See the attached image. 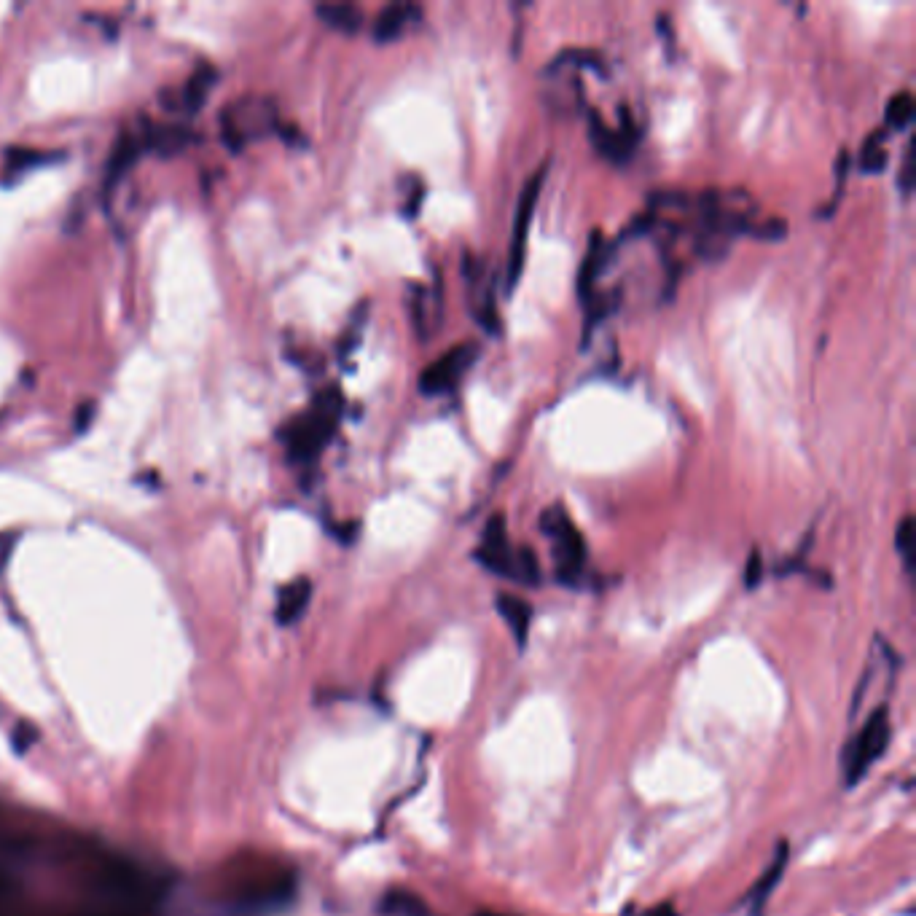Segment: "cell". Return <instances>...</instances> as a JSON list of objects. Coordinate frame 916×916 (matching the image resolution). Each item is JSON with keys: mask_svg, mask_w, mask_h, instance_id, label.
Here are the masks:
<instances>
[{"mask_svg": "<svg viewBox=\"0 0 916 916\" xmlns=\"http://www.w3.org/2000/svg\"><path fill=\"white\" fill-rule=\"evenodd\" d=\"M540 530L548 538V543L554 546L559 581L567 583V586L578 583L583 565H586V543H583V535L578 532L562 503H554L540 514Z\"/></svg>", "mask_w": 916, "mask_h": 916, "instance_id": "cell-2", "label": "cell"}, {"mask_svg": "<svg viewBox=\"0 0 916 916\" xmlns=\"http://www.w3.org/2000/svg\"><path fill=\"white\" fill-rule=\"evenodd\" d=\"M315 11L320 22L336 33L355 35L363 27V11L355 3H320Z\"/></svg>", "mask_w": 916, "mask_h": 916, "instance_id": "cell-14", "label": "cell"}, {"mask_svg": "<svg viewBox=\"0 0 916 916\" xmlns=\"http://www.w3.org/2000/svg\"><path fill=\"white\" fill-rule=\"evenodd\" d=\"M382 911L387 916H430L428 903L422 898H417L409 890H393L382 900Z\"/></svg>", "mask_w": 916, "mask_h": 916, "instance_id": "cell-16", "label": "cell"}, {"mask_svg": "<svg viewBox=\"0 0 916 916\" xmlns=\"http://www.w3.org/2000/svg\"><path fill=\"white\" fill-rule=\"evenodd\" d=\"M422 11L411 3H390L385 9L379 11V17L374 19V41L377 43H393L398 41L409 27H414L420 22Z\"/></svg>", "mask_w": 916, "mask_h": 916, "instance_id": "cell-10", "label": "cell"}, {"mask_svg": "<svg viewBox=\"0 0 916 916\" xmlns=\"http://www.w3.org/2000/svg\"><path fill=\"white\" fill-rule=\"evenodd\" d=\"M516 581L524 586H538L540 565L532 548H516Z\"/></svg>", "mask_w": 916, "mask_h": 916, "instance_id": "cell-21", "label": "cell"}, {"mask_svg": "<svg viewBox=\"0 0 916 916\" xmlns=\"http://www.w3.org/2000/svg\"><path fill=\"white\" fill-rule=\"evenodd\" d=\"M0 844H3V847H11V839H9V833H6V820H3V812H0Z\"/></svg>", "mask_w": 916, "mask_h": 916, "instance_id": "cell-29", "label": "cell"}, {"mask_svg": "<svg viewBox=\"0 0 916 916\" xmlns=\"http://www.w3.org/2000/svg\"><path fill=\"white\" fill-rule=\"evenodd\" d=\"M497 613L500 618L506 621L511 634H514V640L519 648L527 645V634H530V624H532V608L530 602H524L522 597H516V594H497Z\"/></svg>", "mask_w": 916, "mask_h": 916, "instance_id": "cell-11", "label": "cell"}, {"mask_svg": "<svg viewBox=\"0 0 916 916\" xmlns=\"http://www.w3.org/2000/svg\"><path fill=\"white\" fill-rule=\"evenodd\" d=\"M473 557L481 567H487L489 573L516 581V551L508 546L503 514H495L489 519L484 532H481V546L473 551Z\"/></svg>", "mask_w": 916, "mask_h": 916, "instance_id": "cell-7", "label": "cell"}, {"mask_svg": "<svg viewBox=\"0 0 916 916\" xmlns=\"http://www.w3.org/2000/svg\"><path fill=\"white\" fill-rule=\"evenodd\" d=\"M788 860H790V847L782 841L780 847L774 849V857H771V863L763 868L761 879L753 884V890L747 895L745 906H747V916H766V906H769L771 892L777 890V884L782 882V876L788 871Z\"/></svg>", "mask_w": 916, "mask_h": 916, "instance_id": "cell-9", "label": "cell"}, {"mask_svg": "<svg viewBox=\"0 0 916 916\" xmlns=\"http://www.w3.org/2000/svg\"><path fill=\"white\" fill-rule=\"evenodd\" d=\"M366 312H369V307L363 304V307H360L358 312H355V317H352L350 331H347V334L342 336V342H339V352H342V358L347 355V352H352L355 347H358L360 331H363V323H366Z\"/></svg>", "mask_w": 916, "mask_h": 916, "instance_id": "cell-28", "label": "cell"}, {"mask_svg": "<svg viewBox=\"0 0 916 916\" xmlns=\"http://www.w3.org/2000/svg\"><path fill=\"white\" fill-rule=\"evenodd\" d=\"M763 575H766V565H763L761 551L753 548V551H750V557H747V562H745V573H742V583H745V589H750V591L758 589L763 581Z\"/></svg>", "mask_w": 916, "mask_h": 916, "instance_id": "cell-26", "label": "cell"}, {"mask_svg": "<svg viewBox=\"0 0 916 916\" xmlns=\"http://www.w3.org/2000/svg\"><path fill=\"white\" fill-rule=\"evenodd\" d=\"M137 151H140V146H137L135 137H132V135L121 137L119 143H116V148H113L111 164H108V178L119 180L121 175H124V170H127L129 164L135 162Z\"/></svg>", "mask_w": 916, "mask_h": 916, "instance_id": "cell-20", "label": "cell"}, {"mask_svg": "<svg viewBox=\"0 0 916 916\" xmlns=\"http://www.w3.org/2000/svg\"><path fill=\"white\" fill-rule=\"evenodd\" d=\"M589 137L602 159H608L610 164H626L637 148V124L626 108H621V124L616 129L605 124L600 111H589Z\"/></svg>", "mask_w": 916, "mask_h": 916, "instance_id": "cell-6", "label": "cell"}, {"mask_svg": "<svg viewBox=\"0 0 916 916\" xmlns=\"http://www.w3.org/2000/svg\"><path fill=\"white\" fill-rule=\"evenodd\" d=\"M914 140H908L906 151H903V162H900V175H898V186L903 191V197H908L911 191H914Z\"/></svg>", "mask_w": 916, "mask_h": 916, "instance_id": "cell-27", "label": "cell"}, {"mask_svg": "<svg viewBox=\"0 0 916 916\" xmlns=\"http://www.w3.org/2000/svg\"><path fill=\"white\" fill-rule=\"evenodd\" d=\"M401 189L406 191L401 213L406 215V218H417V213H420L422 207V199H425V186H422V180L417 178V175H406V178L401 180Z\"/></svg>", "mask_w": 916, "mask_h": 916, "instance_id": "cell-23", "label": "cell"}, {"mask_svg": "<svg viewBox=\"0 0 916 916\" xmlns=\"http://www.w3.org/2000/svg\"><path fill=\"white\" fill-rule=\"evenodd\" d=\"M884 140H887V129H876L874 135L865 137L863 148H860V172L863 175H879L887 167V151H884Z\"/></svg>", "mask_w": 916, "mask_h": 916, "instance_id": "cell-15", "label": "cell"}, {"mask_svg": "<svg viewBox=\"0 0 916 916\" xmlns=\"http://www.w3.org/2000/svg\"><path fill=\"white\" fill-rule=\"evenodd\" d=\"M9 890H11L9 879H6V876L0 874V903H3V900H6V895H9Z\"/></svg>", "mask_w": 916, "mask_h": 916, "instance_id": "cell-31", "label": "cell"}, {"mask_svg": "<svg viewBox=\"0 0 916 916\" xmlns=\"http://www.w3.org/2000/svg\"><path fill=\"white\" fill-rule=\"evenodd\" d=\"M481 347L476 342L454 344L452 350H446L441 358L430 363L428 369L420 374V393L433 398V395L452 393L460 385V379L473 369V363L479 360Z\"/></svg>", "mask_w": 916, "mask_h": 916, "instance_id": "cell-5", "label": "cell"}, {"mask_svg": "<svg viewBox=\"0 0 916 916\" xmlns=\"http://www.w3.org/2000/svg\"><path fill=\"white\" fill-rule=\"evenodd\" d=\"M476 916H503V914H487V911H481V914H476Z\"/></svg>", "mask_w": 916, "mask_h": 916, "instance_id": "cell-33", "label": "cell"}, {"mask_svg": "<svg viewBox=\"0 0 916 916\" xmlns=\"http://www.w3.org/2000/svg\"><path fill=\"white\" fill-rule=\"evenodd\" d=\"M586 304H589V315H586V328H583V347L589 344L591 328L597 326L600 320H605V317H608L610 312L618 307V293L616 291L594 293Z\"/></svg>", "mask_w": 916, "mask_h": 916, "instance_id": "cell-18", "label": "cell"}, {"mask_svg": "<svg viewBox=\"0 0 916 916\" xmlns=\"http://www.w3.org/2000/svg\"><path fill=\"white\" fill-rule=\"evenodd\" d=\"M750 234H753L755 240L780 242L782 237H788V221H782V218H766L763 223H753V226H750Z\"/></svg>", "mask_w": 916, "mask_h": 916, "instance_id": "cell-24", "label": "cell"}, {"mask_svg": "<svg viewBox=\"0 0 916 916\" xmlns=\"http://www.w3.org/2000/svg\"><path fill=\"white\" fill-rule=\"evenodd\" d=\"M274 111L272 105H264L253 100V103L232 105L226 116H223V135L234 148H242L248 140L258 137L264 129L272 127Z\"/></svg>", "mask_w": 916, "mask_h": 916, "instance_id": "cell-8", "label": "cell"}, {"mask_svg": "<svg viewBox=\"0 0 916 916\" xmlns=\"http://www.w3.org/2000/svg\"><path fill=\"white\" fill-rule=\"evenodd\" d=\"M895 548H898L906 570L911 573V567H914V519L911 516L900 519L898 530H895Z\"/></svg>", "mask_w": 916, "mask_h": 916, "instance_id": "cell-22", "label": "cell"}, {"mask_svg": "<svg viewBox=\"0 0 916 916\" xmlns=\"http://www.w3.org/2000/svg\"><path fill=\"white\" fill-rule=\"evenodd\" d=\"M916 105L911 92H898V95L890 97V103H887V111H884V121H887V132L890 129H906L911 121H914Z\"/></svg>", "mask_w": 916, "mask_h": 916, "instance_id": "cell-17", "label": "cell"}, {"mask_svg": "<svg viewBox=\"0 0 916 916\" xmlns=\"http://www.w3.org/2000/svg\"><path fill=\"white\" fill-rule=\"evenodd\" d=\"M60 916H121V914H60Z\"/></svg>", "mask_w": 916, "mask_h": 916, "instance_id": "cell-32", "label": "cell"}, {"mask_svg": "<svg viewBox=\"0 0 916 916\" xmlns=\"http://www.w3.org/2000/svg\"><path fill=\"white\" fill-rule=\"evenodd\" d=\"M648 916H677V914H675V908H672V906H659V908H653V911Z\"/></svg>", "mask_w": 916, "mask_h": 916, "instance_id": "cell-30", "label": "cell"}, {"mask_svg": "<svg viewBox=\"0 0 916 916\" xmlns=\"http://www.w3.org/2000/svg\"><path fill=\"white\" fill-rule=\"evenodd\" d=\"M344 398L336 387H328L326 393H320L312 403V409L307 414H301L296 420L285 428V444L291 452L293 460L299 463H309L315 460L320 449L331 441L339 417H342Z\"/></svg>", "mask_w": 916, "mask_h": 916, "instance_id": "cell-1", "label": "cell"}, {"mask_svg": "<svg viewBox=\"0 0 916 916\" xmlns=\"http://www.w3.org/2000/svg\"><path fill=\"white\" fill-rule=\"evenodd\" d=\"M605 264H608V250H605L602 232H591L589 250H586L581 272H578V296L583 301H589L594 296V283H597V277L602 274Z\"/></svg>", "mask_w": 916, "mask_h": 916, "instance_id": "cell-12", "label": "cell"}, {"mask_svg": "<svg viewBox=\"0 0 916 916\" xmlns=\"http://www.w3.org/2000/svg\"><path fill=\"white\" fill-rule=\"evenodd\" d=\"M309 600H312V583L309 578H296L280 591V600H277V621L280 624H296L304 610H307Z\"/></svg>", "mask_w": 916, "mask_h": 916, "instance_id": "cell-13", "label": "cell"}, {"mask_svg": "<svg viewBox=\"0 0 916 916\" xmlns=\"http://www.w3.org/2000/svg\"><path fill=\"white\" fill-rule=\"evenodd\" d=\"M543 180H546V167H540L538 172H532V178L524 183L522 197L516 205V218H514V232H511V248H508V266H506V291L511 293L522 280L524 269V256H527V237H530V223L535 205H538L540 189H543Z\"/></svg>", "mask_w": 916, "mask_h": 916, "instance_id": "cell-4", "label": "cell"}, {"mask_svg": "<svg viewBox=\"0 0 916 916\" xmlns=\"http://www.w3.org/2000/svg\"><path fill=\"white\" fill-rule=\"evenodd\" d=\"M186 140H189V135L180 127H164L159 129V135H156L154 143L162 154H178L180 148L186 146Z\"/></svg>", "mask_w": 916, "mask_h": 916, "instance_id": "cell-25", "label": "cell"}, {"mask_svg": "<svg viewBox=\"0 0 916 916\" xmlns=\"http://www.w3.org/2000/svg\"><path fill=\"white\" fill-rule=\"evenodd\" d=\"M215 81V70L213 68H199L194 76H191L189 86H186V105H189V111H199V105L205 103V97L210 95V89H213Z\"/></svg>", "mask_w": 916, "mask_h": 916, "instance_id": "cell-19", "label": "cell"}, {"mask_svg": "<svg viewBox=\"0 0 916 916\" xmlns=\"http://www.w3.org/2000/svg\"><path fill=\"white\" fill-rule=\"evenodd\" d=\"M890 737V712H887V707H879V710L871 712V718L865 720L863 728L847 745V753H844V782H847V788H855L857 782L868 774V769L887 753Z\"/></svg>", "mask_w": 916, "mask_h": 916, "instance_id": "cell-3", "label": "cell"}]
</instances>
